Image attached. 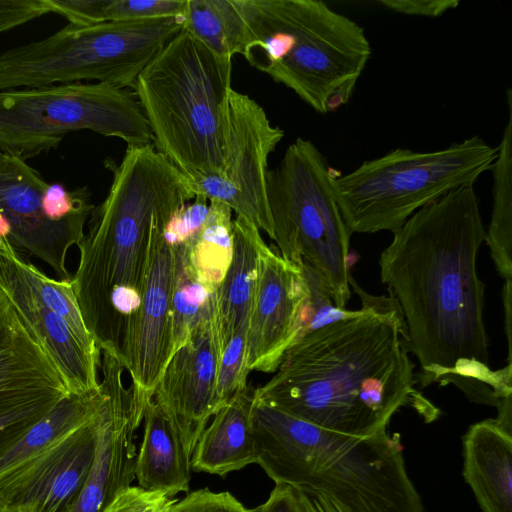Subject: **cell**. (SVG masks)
Returning a JSON list of instances; mask_svg holds the SVG:
<instances>
[{"label":"cell","instance_id":"obj_31","mask_svg":"<svg viewBox=\"0 0 512 512\" xmlns=\"http://www.w3.org/2000/svg\"><path fill=\"white\" fill-rule=\"evenodd\" d=\"M187 0H106L104 21L184 16Z\"/></svg>","mask_w":512,"mask_h":512},{"label":"cell","instance_id":"obj_41","mask_svg":"<svg viewBox=\"0 0 512 512\" xmlns=\"http://www.w3.org/2000/svg\"><path fill=\"white\" fill-rule=\"evenodd\" d=\"M11 234V224L5 216L0 214V238H6Z\"/></svg>","mask_w":512,"mask_h":512},{"label":"cell","instance_id":"obj_2","mask_svg":"<svg viewBox=\"0 0 512 512\" xmlns=\"http://www.w3.org/2000/svg\"><path fill=\"white\" fill-rule=\"evenodd\" d=\"M360 313L315 330L284 355L254 401L328 430L365 437L387 430L395 412L412 406L433 414L417 391L402 314L391 297L365 292Z\"/></svg>","mask_w":512,"mask_h":512},{"label":"cell","instance_id":"obj_12","mask_svg":"<svg viewBox=\"0 0 512 512\" xmlns=\"http://www.w3.org/2000/svg\"><path fill=\"white\" fill-rule=\"evenodd\" d=\"M101 384L105 399L96 417V450L90 472L67 512H101L135 479V432L143 422L132 385L123 381L124 367L101 352Z\"/></svg>","mask_w":512,"mask_h":512},{"label":"cell","instance_id":"obj_18","mask_svg":"<svg viewBox=\"0 0 512 512\" xmlns=\"http://www.w3.org/2000/svg\"><path fill=\"white\" fill-rule=\"evenodd\" d=\"M97 392L69 394L0 455V508L10 506L35 475L89 423L105 399Z\"/></svg>","mask_w":512,"mask_h":512},{"label":"cell","instance_id":"obj_4","mask_svg":"<svg viewBox=\"0 0 512 512\" xmlns=\"http://www.w3.org/2000/svg\"><path fill=\"white\" fill-rule=\"evenodd\" d=\"M256 464L275 482L312 490L346 512H424L400 435L358 437L253 401Z\"/></svg>","mask_w":512,"mask_h":512},{"label":"cell","instance_id":"obj_36","mask_svg":"<svg viewBox=\"0 0 512 512\" xmlns=\"http://www.w3.org/2000/svg\"><path fill=\"white\" fill-rule=\"evenodd\" d=\"M251 512H310L303 492L294 486L278 483L268 499Z\"/></svg>","mask_w":512,"mask_h":512},{"label":"cell","instance_id":"obj_10","mask_svg":"<svg viewBox=\"0 0 512 512\" xmlns=\"http://www.w3.org/2000/svg\"><path fill=\"white\" fill-rule=\"evenodd\" d=\"M90 130L130 147L152 143L134 92L80 82L0 90V150L22 160L56 148L70 132Z\"/></svg>","mask_w":512,"mask_h":512},{"label":"cell","instance_id":"obj_28","mask_svg":"<svg viewBox=\"0 0 512 512\" xmlns=\"http://www.w3.org/2000/svg\"><path fill=\"white\" fill-rule=\"evenodd\" d=\"M21 267L41 300L68 323L81 344L88 350L101 354L96 342L84 325L70 280H56L48 277L26 260L23 255Z\"/></svg>","mask_w":512,"mask_h":512},{"label":"cell","instance_id":"obj_26","mask_svg":"<svg viewBox=\"0 0 512 512\" xmlns=\"http://www.w3.org/2000/svg\"><path fill=\"white\" fill-rule=\"evenodd\" d=\"M231 213L227 204L216 199L209 200V212L204 224L184 245L195 276L213 290H218L232 261Z\"/></svg>","mask_w":512,"mask_h":512},{"label":"cell","instance_id":"obj_34","mask_svg":"<svg viewBox=\"0 0 512 512\" xmlns=\"http://www.w3.org/2000/svg\"><path fill=\"white\" fill-rule=\"evenodd\" d=\"M175 501L163 492L130 485L120 490L101 512H164Z\"/></svg>","mask_w":512,"mask_h":512},{"label":"cell","instance_id":"obj_38","mask_svg":"<svg viewBox=\"0 0 512 512\" xmlns=\"http://www.w3.org/2000/svg\"><path fill=\"white\" fill-rule=\"evenodd\" d=\"M300 490L303 492L310 512H346L343 508L321 493L307 489Z\"/></svg>","mask_w":512,"mask_h":512},{"label":"cell","instance_id":"obj_40","mask_svg":"<svg viewBox=\"0 0 512 512\" xmlns=\"http://www.w3.org/2000/svg\"><path fill=\"white\" fill-rule=\"evenodd\" d=\"M504 312H505V331L508 343V363H511V307H512V280L505 281L502 291Z\"/></svg>","mask_w":512,"mask_h":512},{"label":"cell","instance_id":"obj_24","mask_svg":"<svg viewBox=\"0 0 512 512\" xmlns=\"http://www.w3.org/2000/svg\"><path fill=\"white\" fill-rule=\"evenodd\" d=\"M508 119L492 165L493 207L485 232L496 270L512 280V90H507Z\"/></svg>","mask_w":512,"mask_h":512},{"label":"cell","instance_id":"obj_29","mask_svg":"<svg viewBox=\"0 0 512 512\" xmlns=\"http://www.w3.org/2000/svg\"><path fill=\"white\" fill-rule=\"evenodd\" d=\"M300 267L309 295L298 341L315 330L341 320L353 318L360 313V309L347 310L346 308L337 307L320 276L306 265H300Z\"/></svg>","mask_w":512,"mask_h":512},{"label":"cell","instance_id":"obj_16","mask_svg":"<svg viewBox=\"0 0 512 512\" xmlns=\"http://www.w3.org/2000/svg\"><path fill=\"white\" fill-rule=\"evenodd\" d=\"M163 230L164 227H158L152 235L144 294L126 368L136 407L142 415L173 355L171 295L174 250L164 242Z\"/></svg>","mask_w":512,"mask_h":512},{"label":"cell","instance_id":"obj_5","mask_svg":"<svg viewBox=\"0 0 512 512\" xmlns=\"http://www.w3.org/2000/svg\"><path fill=\"white\" fill-rule=\"evenodd\" d=\"M241 55L320 114L346 104L372 49L361 25L320 0H238Z\"/></svg>","mask_w":512,"mask_h":512},{"label":"cell","instance_id":"obj_37","mask_svg":"<svg viewBox=\"0 0 512 512\" xmlns=\"http://www.w3.org/2000/svg\"><path fill=\"white\" fill-rule=\"evenodd\" d=\"M377 3L396 13L439 17L459 5V0H379Z\"/></svg>","mask_w":512,"mask_h":512},{"label":"cell","instance_id":"obj_20","mask_svg":"<svg viewBox=\"0 0 512 512\" xmlns=\"http://www.w3.org/2000/svg\"><path fill=\"white\" fill-rule=\"evenodd\" d=\"M97 414L35 475L8 507H15L20 512H67L92 467Z\"/></svg>","mask_w":512,"mask_h":512},{"label":"cell","instance_id":"obj_42","mask_svg":"<svg viewBox=\"0 0 512 512\" xmlns=\"http://www.w3.org/2000/svg\"><path fill=\"white\" fill-rule=\"evenodd\" d=\"M0 512H20L15 507H2L0 508Z\"/></svg>","mask_w":512,"mask_h":512},{"label":"cell","instance_id":"obj_15","mask_svg":"<svg viewBox=\"0 0 512 512\" xmlns=\"http://www.w3.org/2000/svg\"><path fill=\"white\" fill-rule=\"evenodd\" d=\"M218 349L213 323L198 328L167 363L153 401L192 456L208 421L220 409L216 399Z\"/></svg>","mask_w":512,"mask_h":512},{"label":"cell","instance_id":"obj_32","mask_svg":"<svg viewBox=\"0 0 512 512\" xmlns=\"http://www.w3.org/2000/svg\"><path fill=\"white\" fill-rule=\"evenodd\" d=\"M208 212L209 200L197 194L171 216L162 233L164 242L171 248L188 243L204 224Z\"/></svg>","mask_w":512,"mask_h":512},{"label":"cell","instance_id":"obj_27","mask_svg":"<svg viewBox=\"0 0 512 512\" xmlns=\"http://www.w3.org/2000/svg\"><path fill=\"white\" fill-rule=\"evenodd\" d=\"M184 30L215 54H241L246 33L238 0H187Z\"/></svg>","mask_w":512,"mask_h":512},{"label":"cell","instance_id":"obj_8","mask_svg":"<svg viewBox=\"0 0 512 512\" xmlns=\"http://www.w3.org/2000/svg\"><path fill=\"white\" fill-rule=\"evenodd\" d=\"M184 28L183 16L68 24L52 35L0 53V90L96 80L133 84Z\"/></svg>","mask_w":512,"mask_h":512},{"label":"cell","instance_id":"obj_9","mask_svg":"<svg viewBox=\"0 0 512 512\" xmlns=\"http://www.w3.org/2000/svg\"><path fill=\"white\" fill-rule=\"evenodd\" d=\"M333 170L312 141L297 138L268 171L267 200L279 253L313 269L336 306L345 308L351 233L336 202Z\"/></svg>","mask_w":512,"mask_h":512},{"label":"cell","instance_id":"obj_14","mask_svg":"<svg viewBox=\"0 0 512 512\" xmlns=\"http://www.w3.org/2000/svg\"><path fill=\"white\" fill-rule=\"evenodd\" d=\"M47 187L41 174L25 160L0 150V214L11 224L8 241L22 255L45 262L58 280H70L67 254L81 242L91 212L49 220L41 207Z\"/></svg>","mask_w":512,"mask_h":512},{"label":"cell","instance_id":"obj_17","mask_svg":"<svg viewBox=\"0 0 512 512\" xmlns=\"http://www.w3.org/2000/svg\"><path fill=\"white\" fill-rule=\"evenodd\" d=\"M21 258L8 239L0 238V286L44 343L70 393L97 392L101 354L84 347L68 323L41 300L22 270Z\"/></svg>","mask_w":512,"mask_h":512},{"label":"cell","instance_id":"obj_13","mask_svg":"<svg viewBox=\"0 0 512 512\" xmlns=\"http://www.w3.org/2000/svg\"><path fill=\"white\" fill-rule=\"evenodd\" d=\"M308 295L300 265L264 243L247 328L249 372H276L286 352L298 341Z\"/></svg>","mask_w":512,"mask_h":512},{"label":"cell","instance_id":"obj_39","mask_svg":"<svg viewBox=\"0 0 512 512\" xmlns=\"http://www.w3.org/2000/svg\"><path fill=\"white\" fill-rule=\"evenodd\" d=\"M50 411H27L0 417V431L24 423L38 422Z\"/></svg>","mask_w":512,"mask_h":512},{"label":"cell","instance_id":"obj_6","mask_svg":"<svg viewBox=\"0 0 512 512\" xmlns=\"http://www.w3.org/2000/svg\"><path fill=\"white\" fill-rule=\"evenodd\" d=\"M231 73L232 58L183 29L133 84L155 149L193 182L222 174Z\"/></svg>","mask_w":512,"mask_h":512},{"label":"cell","instance_id":"obj_23","mask_svg":"<svg viewBox=\"0 0 512 512\" xmlns=\"http://www.w3.org/2000/svg\"><path fill=\"white\" fill-rule=\"evenodd\" d=\"M143 424V439L134 471L138 486L163 492L171 498L189 491L191 455L153 400L145 408Z\"/></svg>","mask_w":512,"mask_h":512},{"label":"cell","instance_id":"obj_33","mask_svg":"<svg viewBox=\"0 0 512 512\" xmlns=\"http://www.w3.org/2000/svg\"><path fill=\"white\" fill-rule=\"evenodd\" d=\"M41 207L44 215L56 222L79 213L91 212L94 205L88 187L67 190L60 183H52L48 184L42 197Z\"/></svg>","mask_w":512,"mask_h":512},{"label":"cell","instance_id":"obj_11","mask_svg":"<svg viewBox=\"0 0 512 512\" xmlns=\"http://www.w3.org/2000/svg\"><path fill=\"white\" fill-rule=\"evenodd\" d=\"M284 137L260 104L231 90L228 99L223 171L194 181L196 195L227 204L273 239L267 200L268 158Z\"/></svg>","mask_w":512,"mask_h":512},{"label":"cell","instance_id":"obj_21","mask_svg":"<svg viewBox=\"0 0 512 512\" xmlns=\"http://www.w3.org/2000/svg\"><path fill=\"white\" fill-rule=\"evenodd\" d=\"M232 225V261L216 295L213 330L218 357L239 329L248 328L258 279L259 256L265 243L259 228L245 217L236 215Z\"/></svg>","mask_w":512,"mask_h":512},{"label":"cell","instance_id":"obj_25","mask_svg":"<svg viewBox=\"0 0 512 512\" xmlns=\"http://www.w3.org/2000/svg\"><path fill=\"white\" fill-rule=\"evenodd\" d=\"M174 250L171 295V336L173 354L200 327L214 323L217 290L201 283L189 264L185 246Z\"/></svg>","mask_w":512,"mask_h":512},{"label":"cell","instance_id":"obj_30","mask_svg":"<svg viewBox=\"0 0 512 512\" xmlns=\"http://www.w3.org/2000/svg\"><path fill=\"white\" fill-rule=\"evenodd\" d=\"M246 343L247 327L231 337L218 357L216 399L220 408L248 386Z\"/></svg>","mask_w":512,"mask_h":512},{"label":"cell","instance_id":"obj_35","mask_svg":"<svg viewBox=\"0 0 512 512\" xmlns=\"http://www.w3.org/2000/svg\"><path fill=\"white\" fill-rule=\"evenodd\" d=\"M164 512H251L230 492H212L207 488L188 493Z\"/></svg>","mask_w":512,"mask_h":512},{"label":"cell","instance_id":"obj_22","mask_svg":"<svg viewBox=\"0 0 512 512\" xmlns=\"http://www.w3.org/2000/svg\"><path fill=\"white\" fill-rule=\"evenodd\" d=\"M253 401L254 390L247 386L213 415L193 450L192 470L224 477L256 463Z\"/></svg>","mask_w":512,"mask_h":512},{"label":"cell","instance_id":"obj_3","mask_svg":"<svg viewBox=\"0 0 512 512\" xmlns=\"http://www.w3.org/2000/svg\"><path fill=\"white\" fill-rule=\"evenodd\" d=\"M105 166L112 182L94 206L70 279L82 320L100 351L126 370L147 277L153 232L196 197L193 181L154 145L130 147Z\"/></svg>","mask_w":512,"mask_h":512},{"label":"cell","instance_id":"obj_19","mask_svg":"<svg viewBox=\"0 0 512 512\" xmlns=\"http://www.w3.org/2000/svg\"><path fill=\"white\" fill-rule=\"evenodd\" d=\"M463 477L482 512H512V434L495 419L463 436Z\"/></svg>","mask_w":512,"mask_h":512},{"label":"cell","instance_id":"obj_7","mask_svg":"<svg viewBox=\"0 0 512 512\" xmlns=\"http://www.w3.org/2000/svg\"><path fill=\"white\" fill-rule=\"evenodd\" d=\"M478 135L435 151L396 148L331 182L350 233L396 232L415 212L450 191L474 186L497 157Z\"/></svg>","mask_w":512,"mask_h":512},{"label":"cell","instance_id":"obj_1","mask_svg":"<svg viewBox=\"0 0 512 512\" xmlns=\"http://www.w3.org/2000/svg\"><path fill=\"white\" fill-rule=\"evenodd\" d=\"M485 232L474 186H463L394 232L379 267L420 364L417 382L453 384L470 401L498 409L512 398V370L489 363L485 285L476 268Z\"/></svg>","mask_w":512,"mask_h":512}]
</instances>
